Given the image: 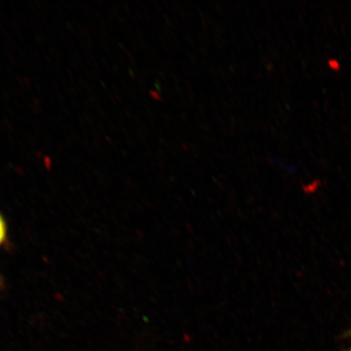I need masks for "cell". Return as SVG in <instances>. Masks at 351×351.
Here are the masks:
<instances>
[{
    "label": "cell",
    "instance_id": "7a4b0ae2",
    "mask_svg": "<svg viewBox=\"0 0 351 351\" xmlns=\"http://www.w3.org/2000/svg\"><path fill=\"white\" fill-rule=\"evenodd\" d=\"M5 288V282H4V279L1 274H0V292H2Z\"/></svg>",
    "mask_w": 351,
    "mask_h": 351
},
{
    "label": "cell",
    "instance_id": "6da1fadb",
    "mask_svg": "<svg viewBox=\"0 0 351 351\" xmlns=\"http://www.w3.org/2000/svg\"><path fill=\"white\" fill-rule=\"evenodd\" d=\"M8 243V227L5 217L0 212V248Z\"/></svg>",
    "mask_w": 351,
    "mask_h": 351
},
{
    "label": "cell",
    "instance_id": "277c9868",
    "mask_svg": "<svg viewBox=\"0 0 351 351\" xmlns=\"http://www.w3.org/2000/svg\"><path fill=\"white\" fill-rule=\"evenodd\" d=\"M346 351H351V348L350 349H348V350H346Z\"/></svg>",
    "mask_w": 351,
    "mask_h": 351
},
{
    "label": "cell",
    "instance_id": "3957f363",
    "mask_svg": "<svg viewBox=\"0 0 351 351\" xmlns=\"http://www.w3.org/2000/svg\"><path fill=\"white\" fill-rule=\"evenodd\" d=\"M346 336L351 337V329L348 332V335H346Z\"/></svg>",
    "mask_w": 351,
    "mask_h": 351
}]
</instances>
